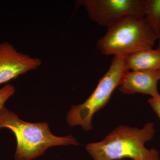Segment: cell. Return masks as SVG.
Returning a JSON list of instances; mask_svg holds the SVG:
<instances>
[{
  "instance_id": "6da1fadb",
  "label": "cell",
  "mask_w": 160,
  "mask_h": 160,
  "mask_svg": "<svg viewBox=\"0 0 160 160\" xmlns=\"http://www.w3.org/2000/svg\"><path fill=\"white\" fill-rule=\"evenodd\" d=\"M155 133L154 124L146 123L142 129L121 125L102 141L89 143L86 150L94 160H160L159 152L148 149L145 143L151 141Z\"/></svg>"
},
{
  "instance_id": "7a4b0ae2",
  "label": "cell",
  "mask_w": 160,
  "mask_h": 160,
  "mask_svg": "<svg viewBox=\"0 0 160 160\" xmlns=\"http://www.w3.org/2000/svg\"><path fill=\"white\" fill-rule=\"evenodd\" d=\"M8 128L14 133L17 142L15 160H32L42 155L49 147L78 146L71 135L57 137L50 131L47 122H27L4 106L0 110V129Z\"/></svg>"
},
{
  "instance_id": "3957f363",
  "label": "cell",
  "mask_w": 160,
  "mask_h": 160,
  "mask_svg": "<svg viewBox=\"0 0 160 160\" xmlns=\"http://www.w3.org/2000/svg\"><path fill=\"white\" fill-rule=\"evenodd\" d=\"M158 36L146 16H128L107 27L105 34L98 41L97 47L103 54L126 57L152 49Z\"/></svg>"
},
{
  "instance_id": "277c9868",
  "label": "cell",
  "mask_w": 160,
  "mask_h": 160,
  "mask_svg": "<svg viewBox=\"0 0 160 160\" xmlns=\"http://www.w3.org/2000/svg\"><path fill=\"white\" fill-rule=\"evenodd\" d=\"M124 58L125 57L121 56H114L108 71L100 79L89 97L82 104L72 106L66 118L70 127L78 125L86 131L92 129V120L93 115L108 102L126 71Z\"/></svg>"
},
{
  "instance_id": "5b68a950",
  "label": "cell",
  "mask_w": 160,
  "mask_h": 160,
  "mask_svg": "<svg viewBox=\"0 0 160 160\" xmlns=\"http://www.w3.org/2000/svg\"><path fill=\"white\" fill-rule=\"evenodd\" d=\"M79 3L92 21L107 28L128 16H146L143 0H81Z\"/></svg>"
},
{
  "instance_id": "8992f818",
  "label": "cell",
  "mask_w": 160,
  "mask_h": 160,
  "mask_svg": "<svg viewBox=\"0 0 160 160\" xmlns=\"http://www.w3.org/2000/svg\"><path fill=\"white\" fill-rule=\"evenodd\" d=\"M41 64L40 59L18 51L10 43H0V85L36 70Z\"/></svg>"
},
{
  "instance_id": "52a82bcc",
  "label": "cell",
  "mask_w": 160,
  "mask_h": 160,
  "mask_svg": "<svg viewBox=\"0 0 160 160\" xmlns=\"http://www.w3.org/2000/svg\"><path fill=\"white\" fill-rule=\"evenodd\" d=\"M160 80L159 70L149 71H126L121 80L119 89L124 94L141 93L151 98L160 96L158 84Z\"/></svg>"
},
{
  "instance_id": "ba28073f",
  "label": "cell",
  "mask_w": 160,
  "mask_h": 160,
  "mask_svg": "<svg viewBox=\"0 0 160 160\" xmlns=\"http://www.w3.org/2000/svg\"><path fill=\"white\" fill-rule=\"evenodd\" d=\"M126 71H149L160 69V50L149 49L132 53L124 58Z\"/></svg>"
},
{
  "instance_id": "9c48e42d",
  "label": "cell",
  "mask_w": 160,
  "mask_h": 160,
  "mask_svg": "<svg viewBox=\"0 0 160 160\" xmlns=\"http://www.w3.org/2000/svg\"><path fill=\"white\" fill-rule=\"evenodd\" d=\"M146 18L158 35L160 28V0H144Z\"/></svg>"
},
{
  "instance_id": "30bf717a",
  "label": "cell",
  "mask_w": 160,
  "mask_h": 160,
  "mask_svg": "<svg viewBox=\"0 0 160 160\" xmlns=\"http://www.w3.org/2000/svg\"><path fill=\"white\" fill-rule=\"evenodd\" d=\"M15 89L10 84L5 85L0 89V110L5 106V104L9 98L14 94Z\"/></svg>"
},
{
  "instance_id": "8fae6325",
  "label": "cell",
  "mask_w": 160,
  "mask_h": 160,
  "mask_svg": "<svg viewBox=\"0 0 160 160\" xmlns=\"http://www.w3.org/2000/svg\"><path fill=\"white\" fill-rule=\"evenodd\" d=\"M148 103L160 119V96L150 98L148 100Z\"/></svg>"
},
{
  "instance_id": "7c38bea8",
  "label": "cell",
  "mask_w": 160,
  "mask_h": 160,
  "mask_svg": "<svg viewBox=\"0 0 160 160\" xmlns=\"http://www.w3.org/2000/svg\"><path fill=\"white\" fill-rule=\"evenodd\" d=\"M158 44L157 49L160 50V28L158 32Z\"/></svg>"
},
{
  "instance_id": "4fadbf2b",
  "label": "cell",
  "mask_w": 160,
  "mask_h": 160,
  "mask_svg": "<svg viewBox=\"0 0 160 160\" xmlns=\"http://www.w3.org/2000/svg\"><path fill=\"white\" fill-rule=\"evenodd\" d=\"M159 73H160V70H159Z\"/></svg>"
}]
</instances>
